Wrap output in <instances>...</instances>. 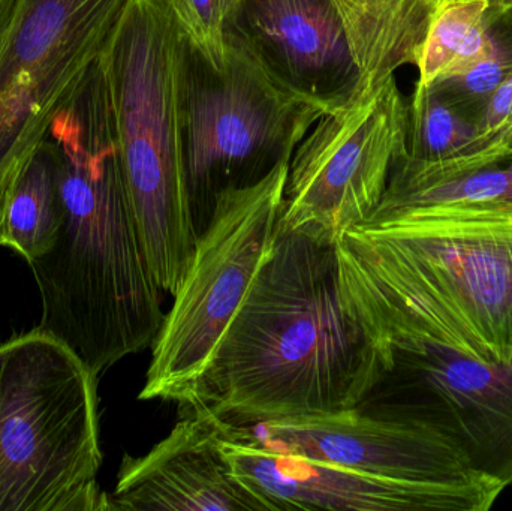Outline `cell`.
I'll return each mask as SVG.
<instances>
[{
	"label": "cell",
	"mask_w": 512,
	"mask_h": 511,
	"mask_svg": "<svg viewBox=\"0 0 512 511\" xmlns=\"http://www.w3.org/2000/svg\"><path fill=\"white\" fill-rule=\"evenodd\" d=\"M56 153L63 222L53 249L30 264L39 327L96 375L152 347L164 323L129 198L101 59L48 132Z\"/></svg>",
	"instance_id": "cell-1"
},
{
	"label": "cell",
	"mask_w": 512,
	"mask_h": 511,
	"mask_svg": "<svg viewBox=\"0 0 512 511\" xmlns=\"http://www.w3.org/2000/svg\"><path fill=\"white\" fill-rule=\"evenodd\" d=\"M385 371L343 299L336 245L279 230L191 401L236 426L318 416L363 405Z\"/></svg>",
	"instance_id": "cell-2"
},
{
	"label": "cell",
	"mask_w": 512,
	"mask_h": 511,
	"mask_svg": "<svg viewBox=\"0 0 512 511\" xmlns=\"http://www.w3.org/2000/svg\"><path fill=\"white\" fill-rule=\"evenodd\" d=\"M348 308L381 342L378 413L450 441L477 473L512 486V371L475 359L432 315L336 249ZM372 396V395H370Z\"/></svg>",
	"instance_id": "cell-3"
},
{
	"label": "cell",
	"mask_w": 512,
	"mask_h": 511,
	"mask_svg": "<svg viewBox=\"0 0 512 511\" xmlns=\"http://www.w3.org/2000/svg\"><path fill=\"white\" fill-rule=\"evenodd\" d=\"M180 41L165 0H134L101 56L132 209L153 276L171 296L198 240L180 134Z\"/></svg>",
	"instance_id": "cell-4"
},
{
	"label": "cell",
	"mask_w": 512,
	"mask_h": 511,
	"mask_svg": "<svg viewBox=\"0 0 512 511\" xmlns=\"http://www.w3.org/2000/svg\"><path fill=\"white\" fill-rule=\"evenodd\" d=\"M339 245L512 371V206L373 213Z\"/></svg>",
	"instance_id": "cell-5"
},
{
	"label": "cell",
	"mask_w": 512,
	"mask_h": 511,
	"mask_svg": "<svg viewBox=\"0 0 512 511\" xmlns=\"http://www.w3.org/2000/svg\"><path fill=\"white\" fill-rule=\"evenodd\" d=\"M98 375L41 327L0 342V511H110Z\"/></svg>",
	"instance_id": "cell-6"
},
{
	"label": "cell",
	"mask_w": 512,
	"mask_h": 511,
	"mask_svg": "<svg viewBox=\"0 0 512 511\" xmlns=\"http://www.w3.org/2000/svg\"><path fill=\"white\" fill-rule=\"evenodd\" d=\"M227 48V65L219 71L191 42L180 41V134L198 236L222 194L255 185L291 162L327 114L274 83L242 51Z\"/></svg>",
	"instance_id": "cell-7"
},
{
	"label": "cell",
	"mask_w": 512,
	"mask_h": 511,
	"mask_svg": "<svg viewBox=\"0 0 512 511\" xmlns=\"http://www.w3.org/2000/svg\"><path fill=\"white\" fill-rule=\"evenodd\" d=\"M289 162L261 182L225 192L195 245L152 344L141 401H191L222 336L279 234Z\"/></svg>",
	"instance_id": "cell-8"
},
{
	"label": "cell",
	"mask_w": 512,
	"mask_h": 511,
	"mask_svg": "<svg viewBox=\"0 0 512 511\" xmlns=\"http://www.w3.org/2000/svg\"><path fill=\"white\" fill-rule=\"evenodd\" d=\"M134 0H20L0 51V246L6 203Z\"/></svg>",
	"instance_id": "cell-9"
},
{
	"label": "cell",
	"mask_w": 512,
	"mask_h": 511,
	"mask_svg": "<svg viewBox=\"0 0 512 511\" xmlns=\"http://www.w3.org/2000/svg\"><path fill=\"white\" fill-rule=\"evenodd\" d=\"M406 123L396 75L324 114L289 162L279 230L337 245L367 221L406 152Z\"/></svg>",
	"instance_id": "cell-10"
},
{
	"label": "cell",
	"mask_w": 512,
	"mask_h": 511,
	"mask_svg": "<svg viewBox=\"0 0 512 511\" xmlns=\"http://www.w3.org/2000/svg\"><path fill=\"white\" fill-rule=\"evenodd\" d=\"M237 435L280 455L327 462L381 479L426 483L495 480L477 473L441 435L363 407L237 426Z\"/></svg>",
	"instance_id": "cell-11"
},
{
	"label": "cell",
	"mask_w": 512,
	"mask_h": 511,
	"mask_svg": "<svg viewBox=\"0 0 512 511\" xmlns=\"http://www.w3.org/2000/svg\"><path fill=\"white\" fill-rule=\"evenodd\" d=\"M222 452L234 477L267 511H489L505 486L403 482L367 476L301 456L280 455L246 438H228Z\"/></svg>",
	"instance_id": "cell-12"
},
{
	"label": "cell",
	"mask_w": 512,
	"mask_h": 511,
	"mask_svg": "<svg viewBox=\"0 0 512 511\" xmlns=\"http://www.w3.org/2000/svg\"><path fill=\"white\" fill-rule=\"evenodd\" d=\"M228 45L327 113L360 89V69L333 0H243L228 27Z\"/></svg>",
	"instance_id": "cell-13"
},
{
	"label": "cell",
	"mask_w": 512,
	"mask_h": 511,
	"mask_svg": "<svg viewBox=\"0 0 512 511\" xmlns=\"http://www.w3.org/2000/svg\"><path fill=\"white\" fill-rule=\"evenodd\" d=\"M170 434L147 455L123 456L110 511H267L234 477L222 443L236 425L201 401L179 404Z\"/></svg>",
	"instance_id": "cell-14"
},
{
	"label": "cell",
	"mask_w": 512,
	"mask_h": 511,
	"mask_svg": "<svg viewBox=\"0 0 512 511\" xmlns=\"http://www.w3.org/2000/svg\"><path fill=\"white\" fill-rule=\"evenodd\" d=\"M345 26L361 86L394 77L417 66L436 0H333Z\"/></svg>",
	"instance_id": "cell-15"
},
{
	"label": "cell",
	"mask_w": 512,
	"mask_h": 511,
	"mask_svg": "<svg viewBox=\"0 0 512 511\" xmlns=\"http://www.w3.org/2000/svg\"><path fill=\"white\" fill-rule=\"evenodd\" d=\"M472 206H512V158L439 173L405 152L394 164L387 191L373 213Z\"/></svg>",
	"instance_id": "cell-16"
},
{
	"label": "cell",
	"mask_w": 512,
	"mask_h": 511,
	"mask_svg": "<svg viewBox=\"0 0 512 511\" xmlns=\"http://www.w3.org/2000/svg\"><path fill=\"white\" fill-rule=\"evenodd\" d=\"M63 222L59 165L50 141L39 147L15 183L3 218V248L32 264L53 249Z\"/></svg>",
	"instance_id": "cell-17"
},
{
	"label": "cell",
	"mask_w": 512,
	"mask_h": 511,
	"mask_svg": "<svg viewBox=\"0 0 512 511\" xmlns=\"http://www.w3.org/2000/svg\"><path fill=\"white\" fill-rule=\"evenodd\" d=\"M501 14L486 0L439 6L418 57L417 83H436L474 65L489 48L493 21Z\"/></svg>",
	"instance_id": "cell-18"
},
{
	"label": "cell",
	"mask_w": 512,
	"mask_h": 511,
	"mask_svg": "<svg viewBox=\"0 0 512 511\" xmlns=\"http://www.w3.org/2000/svg\"><path fill=\"white\" fill-rule=\"evenodd\" d=\"M406 104V155L415 161L453 158L477 135V125L430 84H415Z\"/></svg>",
	"instance_id": "cell-19"
},
{
	"label": "cell",
	"mask_w": 512,
	"mask_h": 511,
	"mask_svg": "<svg viewBox=\"0 0 512 511\" xmlns=\"http://www.w3.org/2000/svg\"><path fill=\"white\" fill-rule=\"evenodd\" d=\"M512 77V9L492 24L486 53L466 71L430 84L477 125L493 93Z\"/></svg>",
	"instance_id": "cell-20"
},
{
	"label": "cell",
	"mask_w": 512,
	"mask_h": 511,
	"mask_svg": "<svg viewBox=\"0 0 512 511\" xmlns=\"http://www.w3.org/2000/svg\"><path fill=\"white\" fill-rule=\"evenodd\" d=\"M243 0H165L180 35L191 42L213 68L227 65V30Z\"/></svg>",
	"instance_id": "cell-21"
},
{
	"label": "cell",
	"mask_w": 512,
	"mask_h": 511,
	"mask_svg": "<svg viewBox=\"0 0 512 511\" xmlns=\"http://www.w3.org/2000/svg\"><path fill=\"white\" fill-rule=\"evenodd\" d=\"M18 8H20V0H0V51L17 17Z\"/></svg>",
	"instance_id": "cell-22"
},
{
	"label": "cell",
	"mask_w": 512,
	"mask_h": 511,
	"mask_svg": "<svg viewBox=\"0 0 512 511\" xmlns=\"http://www.w3.org/2000/svg\"><path fill=\"white\" fill-rule=\"evenodd\" d=\"M462 2V0H436L438 8L445 3ZM489 3L490 8L495 9L498 12L510 11L512 9V0H486Z\"/></svg>",
	"instance_id": "cell-23"
}]
</instances>
